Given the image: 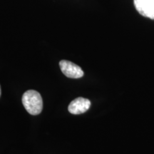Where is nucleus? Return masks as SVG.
<instances>
[{
	"label": "nucleus",
	"mask_w": 154,
	"mask_h": 154,
	"mask_svg": "<svg viewBox=\"0 0 154 154\" xmlns=\"http://www.w3.org/2000/svg\"><path fill=\"white\" fill-rule=\"evenodd\" d=\"M22 103L25 109L32 115L39 114L43 108L42 96L34 90H29L23 94Z\"/></svg>",
	"instance_id": "f257e3e1"
},
{
	"label": "nucleus",
	"mask_w": 154,
	"mask_h": 154,
	"mask_svg": "<svg viewBox=\"0 0 154 154\" xmlns=\"http://www.w3.org/2000/svg\"><path fill=\"white\" fill-rule=\"evenodd\" d=\"M59 66L63 74L69 78H82L84 74L82 68L72 61L61 60L59 62Z\"/></svg>",
	"instance_id": "f03ea898"
},
{
	"label": "nucleus",
	"mask_w": 154,
	"mask_h": 154,
	"mask_svg": "<svg viewBox=\"0 0 154 154\" xmlns=\"http://www.w3.org/2000/svg\"><path fill=\"white\" fill-rule=\"evenodd\" d=\"M134 3L140 15L154 19V0H134Z\"/></svg>",
	"instance_id": "7ed1b4c3"
},
{
	"label": "nucleus",
	"mask_w": 154,
	"mask_h": 154,
	"mask_svg": "<svg viewBox=\"0 0 154 154\" xmlns=\"http://www.w3.org/2000/svg\"><path fill=\"white\" fill-rule=\"evenodd\" d=\"M91 106V101L87 99L79 97L72 101L69 105L68 110L72 114L79 115L85 113Z\"/></svg>",
	"instance_id": "20e7f679"
},
{
	"label": "nucleus",
	"mask_w": 154,
	"mask_h": 154,
	"mask_svg": "<svg viewBox=\"0 0 154 154\" xmlns=\"http://www.w3.org/2000/svg\"><path fill=\"white\" fill-rule=\"evenodd\" d=\"M0 96H1V88H0Z\"/></svg>",
	"instance_id": "39448f33"
}]
</instances>
